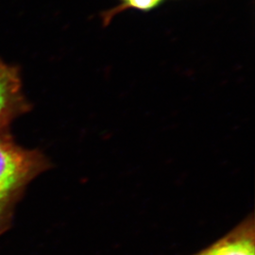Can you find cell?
<instances>
[{
  "label": "cell",
  "mask_w": 255,
  "mask_h": 255,
  "mask_svg": "<svg viewBox=\"0 0 255 255\" xmlns=\"http://www.w3.org/2000/svg\"><path fill=\"white\" fill-rule=\"evenodd\" d=\"M50 167L42 151L20 146L9 130L0 131V237L11 227L28 184Z\"/></svg>",
  "instance_id": "obj_1"
},
{
  "label": "cell",
  "mask_w": 255,
  "mask_h": 255,
  "mask_svg": "<svg viewBox=\"0 0 255 255\" xmlns=\"http://www.w3.org/2000/svg\"><path fill=\"white\" fill-rule=\"evenodd\" d=\"M28 110L18 68L0 61V131L9 130L11 122Z\"/></svg>",
  "instance_id": "obj_2"
},
{
  "label": "cell",
  "mask_w": 255,
  "mask_h": 255,
  "mask_svg": "<svg viewBox=\"0 0 255 255\" xmlns=\"http://www.w3.org/2000/svg\"><path fill=\"white\" fill-rule=\"evenodd\" d=\"M193 255H255L254 213L242 220L227 235Z\"/></svg>",
  "instance_id": "obj_3"
},
{
  "label": "cell",
  "mask_w": 255,
  "mask_h": 255,
  "mask_svg": "<svg viewBox=\"0 0 255 255\" xmlns=\"http://www.w3.org/2000/svg\"><path fill=\"white\" fill-rule=\"evenodd\" d=\"M125 8L139 9V10H151L158 7L163 0H122Z\"/></svg>",
  "instance_id": "obj_4"
}]
</instances>
